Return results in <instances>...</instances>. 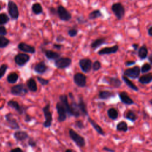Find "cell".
Returning a JSON list of instances; mask_svg holds the SVG:
<instances>
[{
    "instance_id": "29",
    "label": "cell",
    "mask_w": 152,
    "mask_h": 152,
    "mask_svg": "<svg viewBox=\"0 0 152 152\" xmlns=\"http://www.w3.org/2000/svg\"><path fill=\"white\" fill-rule=\"evenodd\" d=\"M19 78L18 74L15 72H10L7 77V81L9 84H15Z\"/></svg>"
},
{
    "instance_id": "22",
    "label": "cell",
    "mask_w": 152,
    "mask_h": 152,
    "mask_svg": "<svg viewBox=\"0 0 152 152\" xmlns=\"http://www.w3.org/2000/svg\"><path fill=\"white\" fill-rule=\"evenodd\" d=\"M119 97L121 102L124 104L131 105L134 103V100L128 96L126 91H122L119 93Z\"/></svg>"
},
{
    "instance_id": "8",
    "label": "cell",
    "mask_w": 152,
    "mask_h": 152,
    "mask_svg": "<svg viewBox=\"0 0 152 152\" xmlns=\"http://www.w3.org/2000/svg\"><path fill=\"white\" fill-rule=\"evenodd\" d=\"M14 62L19 66H24L30 59V56L24 53H20L14 56Z\"/></svg>"
},
{
    "instance_id": "2",
    "label": "cell",
    "mask_w": 152,
    "mask_h": 152,
    "mask_svg": "<svg viewBox=\"0 0 152 152\" xmlns=\"http://www.w3.org/2000/svg\"><path fill=\"white\" fill-rule=\"evenodd\" d=\"M111 10L117 18L118 20H121L124 17L125 14V10L124 5L120 2H116L112 4Z\"/></svg>"
},
{
    "instance_id": "39",
    "label": "cell",
    "mask_w": 152,
    "mask_h": 152,
    "mask_svg": "<svg viewBox=\"0 0 152 152\" xmlns=\"http://www.w3.org/2000/svg\"><path fill=\"white\" fill-rule=\"evenodd\" d=\"M151 69V65L149 63H145L144 65H142L141 68H140V72L142 74H145L150 71Z\"/></svg>"
},
{
    "instance_id": "48",
    "label": "cell",
    "mask_w": 152,
    "mask_h": 152,
    "mask_svg": "<svg viewBox=\"0 0 152 152\" xmlns=\"http://www.w3.org/2000/svg\"><path fill=\"white\" fill-rule=\"evenodd\" d=\"M77 21L79 24H84L86 22V20L82 17V16H79L77 18Z\"/></svg>"
},
{
    "instance_id": "6",
    "label": "cell",
    "mask_w": 152,
    "mask_h": 152,
    "mask_svg": "<svg viewBox=\"0 0 152 152\" xmlns=\"http://www.w3.org/2000/svg\"><path fill=\"white\" fill-rule=\"evenodd\" d=\"M56 14L59 19L64 21H68L71 18L72 15L69 11H68L64 6L59 5L56 9Z\"/></svg>"
},
{
    "instance_id": "3",
    "label": "cell",
    "mask_w": 152,
    "mask_h": 152,
    "mask_svg": "<svg viewBox=\"0 0 152 152\" xmlns=\"http://www.w3.org/2000/svg\"><path fill=\"white\" fill-rule=\"evenodd\" d=\"M69 135L70 138L79 147H83L86 145V141L84 137L79 135L74 129H70L69 131Z\"/></svg>"
},
{
    "instance_id": "13",
    "label": "cell",
    "mask_w": 152,
    "mask_h": 152,
    "mask_svg": "<svg viewBox=\"0 0 152 152\" xmlns=\"http://www.w3.org/2000/svg\"><path fill=\"white\" fill-rule=\"evenodd\" d=\"M56 109L58 114V119L59 122H63L66 119V112L64 106L60 102H58L56 104Z\"/></svg>"
},
{
    "instance_id": "33",
    "label": "cell",
    "mask_w": 152,
    "mask_h": 152,
    "mask_svg": "<svg viewBox=\"0 0 152 152\" xmlns=\"http://www.w3.org/2000/svg\"><path fill=\"white\" fill-rule=\"evenodd\" d=\"M122 80L125 82V83L126 84V85L128 87H129L131 89H132V90H133L135 91H138V88L130 80H129L126 77H125V75H122Z\"/></svg>"
},
{
    "instance_id": "55",
    "label": "cell",
    "mask_w": 152,
    "mask_h": 152,
    "mask_svg": "<svg viewBox=\"0 0 152 152\" xmlns=\"http://www.w3.org/2000/svg\"><path fill=\"white\" fill-rule=\"evenodd\" d=\"M103 150L106 151H107V152H115V150L114 149H112V148H110L107 147H104L103 148Z\"/></svg>"
},
{
    "instance_id": "60",
    "label": "cell",
    "mask_w": 152,
    "mask_h": 152,
    "mask_svg": "<svg viewBox=\"0 0 152 152\" xmlns=\"http://www.w3.org/2000/svg\"><path fill=\"white\" fill-rule=\"evenodd\" d=\"M65 152H72V151L71 150H70V149H67V150H65Z\"/></svg>"
},
{
    "instance_id": "17",
    "label": "cell",
    "mask_w": 152,
    "mask_h": 152,
    "mask_svg": "<svg viewBox=\"0 0 152 152\" xmlns=\"http://www.w3.org/2000/svg\"><path fill=\"white\" fill-rule=\"evenodd\" d=\"M59 102L64 106L65 109H66V114L69 116H72V111H71V108L70 106L69 103H68V97L66 94H61L59 96Z\"/></svg>"
},
{
    "instance_id": "15",
    "label": "cell",
    "mask_w": 152,
    "mask_h": 152,
    "mask_svg": "<svg viewBox=\"0 0 152 152\" xmlns=\"http://www.w3.org/2000/svg\"><path fill=\"white\" fill-rule=\"evenodd\" d=\"M119 50V46L118 45H113L110 47H105L104 48L101 49L97 52L99 55H110L112 53H116Z\"/></svg>"
},
{
    "instance_id": "47",
    "label": "cell",
    "mask_w": 152,
    "mask_h": 152,
    "mask_svg": "<svg viewBox=\"0 0 152 152\" xmlns=\"http://www.w3.org/2000/svg\"><path fill=\"white\" fill-rule=\"evenodd\" d=\"M7 34V31L4 26H0V36H5Z\"/></svg>"
},
{
    "instance_id": "30",
    "label": "cell",
    "mask_w": 152,
    "mask_h": 152,
    "mask_svg": "<svg viewBox=\"0 0 152 152\" xmlns=\"http://www.w3.org/2000/svg\"><path fill=\"white\" fill-rule=\"evenodd\" d=\"M138 81L142 84H147L150 83L152 81V74L148 73L142 75L139 78Z\"/></svg>"
},
{
    "instance_id": "4",
    "label": "cell",
    "mask_w": 152,
    "mask_h": 152,
    "mask_svg": "<svg viewBox=\"0 0 152 152\" xmlns=\"http://www.w3.org/2000/svg\"><path fill=\"white\" fill-rule=\"evenodd\" d=\"M42 110L44 113L45 121L43 124V125L45 128H49L52 122V112L50 110V103H47L42 109Z\"/></svg>"
},
{
    "instance_id": "37",
    "label": "cell",
    "mask_w": 152,
    "mask_h": 152,
    "mask_svg": "<svg viewBox=\"0 0 152 152\" xmlns=\"http://www.w3.org/2000/svg\"><path fill=\"white\" fill-rule=\"evenodd\" d=\"M125 118L131 121V122H135L138 118L137 116L134 113V112L131 110H129L127 111V112L125 115Z\"/></svg>"
},
{
    "instance_id": "44",
    "label": "cell",
    "mask_w": 152,
    "mask_h": 152,
    "mask_svg": "<svg viewBox=\"0 0 152 152\" xmlns=\"http://www.w3.org/2000/svg\"><path fill=\"white\" fill-rule=\"evenodd\" d=\"M37 80L43 86L48 85L49 84V81L48 80L45 79V78L40 77H37Z\"/></svg>"
},
{
    "instance_id": "46",
    "label": "cell",
    "mask_w": 152,
    "mask_h": 152,
    "mask_svg": "<svg viewBox=\"0 0 152 152\" xmlns=\"http://www.w3.org/2000/svg\"><path fill=\"white\" fill-rule=\"evenodd\" d=\"M28 144L29 146H30L31 147H34L36 146L37 143L35 141V140H34L32 138H29V140L28 141Z\"/></svg>"
},
{
    "instance_id": "42",
    "label": "cell",
    "mask_w": 152,
    "mask_h": 152,
    "mask_svg": "<svg viewBox=\"0 0 152 152\" xmlns=\"http://www.w3.org/2000/svg\"><path fill=\"white\" fill-rule=\"evenodd\" d=\"M8 69V65L7 64H3L0 66V80L5 75L7 70Z\"/></svg>"
},
{
    "instance_id": "61",
    "label": "cell",
    "mask_w": 152,
    "mask_h": 152,
    "mask_svg": "<svg viewBox=\"0 0 152 152\" xmlns=\"http://www.w3.org/2000/svg\"><path fill=\"white\" fill-rule=\"evenodd\" d=\"M1 5H0V10H1Z\"/></svg>"
},
{
    "instance_id": "35",
    "label": "cell",
    "mask_w": 152,
    "mask_h": 152,
    "mask_svg": "<svg viewBox=\"0 0 152 152\" xmlns=\"http://www.w3.org/2000/svg\"><path fill=\"white\" fill-rule=\"evenodd\" d=\"M118 112L115 108H110L107 110V116L112 120L116 119L118 117Z\"/></svg>"
},
{
    "instance_id": "59",
    "label": "cell",
    "mask_w": 152,
    "mask_h": 152,
    "mask_svg": "<svg viewBox=\"0 0 152 152\" xmlns=\"http://www.w3.org/2000/svg\"><path fill=\"white\" fill-rule=\"evenodd\" d=\"M49 43H50L49 41H48V40H45V41L43 42V43H42V45H47L49 44Z\"/></svg>"
},
{
    "instance_id": "9",
    "label": "cell",
    "mask_w": 152,
    "mask_h": 152,
    "mask_svg": "<svg viewBox=\"0 0 152 152\" xmlns=\"http://www.w3.org/2000/svg\"><path fill=\"white\" fill-rule=\"evenodd\" d=\"M8 11L10 17L14 20H17L19 17V11L17 4L12 1H9L8 2Z\"/></svg>"
},
{
    "instance_id": "18",
    "label": "cell",
    "mask_w": 152,
    "mask_h": 152,
    "mask_svg": "<svg viewBox=\"0 0 152 152\" xmlns=\"http://www.w3.org/2000/svg\"><path fill=\"white\" fill-rule=\"evenodd\" d=\"M14 139L17 141H24L29 138L28 133L25 131L17 130L13 134Z\"/></svg>"
},
{
    "instance_id": "16",
    "label": "cell",
    "mask_w": 152,
    "mask_h": 152,
    "mask_svg": "<svg viewBox=\"0 0 152 152\" xmlns=\"http://www.w3.org/2000/svg\"><path fill=\"white\" fill-rule=\"evenodd\" d=\"M18 48L20 50L26 52L33 54L36 52V49L34 46H31L28 44H27L24 42H21L18 45Z\"/></svg>"
},
{
    "instance_id": "19",
    "label": "cell",
    "mask_w": 152,
    "mask_h": 152,
    "mask_svg": "<svg viewBox=\"0 0 152 152\" xmlns=\"http://www.w3.org/2000/svg\"><path fill=\"white\" fill-rule=\"evenodd\" d=\"M41 49L42 50V52L45 53L46 58L49 60H56L59 57H61V54L56 52L42 48H41Z\"/></svg>"
},
{
    "instance_id": "38",
    "label": "cell",
    "mask_w": 152,
    "mask_h": 152,
    "mask_svg": "<svg viewBox=\"0 0 152 152\" xmlns=\"http://www.w3.org/2000/svg\"><path fill=\"white\" fill-rule=\"evenodd\" d=\"M10 43V40L3 36H0V48L7 47Z\"/></svg>"
},
{
    "instance_id": "5",
    "label": "cell",
    "mask_w": 152,
    "mask_h": 152,
    "mask_svg": "<svg viewBox=\"0 0 152 152\" xmlns=\"http://www.w3.org/2000/svg\"><path fill=\"white\" fill-rule=\"evenodd\" d=\"M5 120L7 126L10 129L13 130H18L20 129V125L12 113L10 112L7 113L5 115Z\"/></svg>"
},
{
    "instance_id": "25",
    "label": "cell",
    "mask_w": 152,
    "mask_h": 152,
    "mask_svg": "<svg viewBox=\"0 0 152 152\" xmlns=\"http://www.w3.org/2000/svg\"><path fill=\"white\" fill-rule=\"evenodd\" d=\"M106 37H100V38H98L96 40H94L90 45V47L95 50L96 49H97L99 47H100V46L104 45L106 43Z\"/></svg>"
},
{
    "instance_id": "11",
    "label": "cell",
    "mask_w": 152,
    "mask_h": 152,
    "mask_svg": "<svg viewBox=\"0 0 152 152\" xmlns=\"http://www.w3.org/2000/svg\"><path fill=\"white\" fill-rule=\"evenodd\" d=\"M74 83L80 87H84L87 83L86 76L82 73H76L74 74L73 77Z\"/></svg>"
},
{
    "instance_id": "20",
    "label": "cell",
    "mask_w": 152,
    "mask_h": 152,
    "mask_svg": "<svg viewBox=\"0 0 152 152\" xmlns=\"http://www.w3.org/2000/svg\"><path fill=\"white\" fill-rule=\"evenodd\" d=\"M48 67L43 61L37 63L34 66V71L39 74H44L48 70Z\"/></svg>"
},
{
    "instance_id": "23",
    "label": "cell",
    "mask_w": 152,
    "mask_h": 152,
    "mask_svg": "<svg viewBox=\"0 0 152 152\" xmlns=\"http://www.w3.org/2000/svg\"><path fill=\"white\" fill-rule=\"evenodd\" d=\"M77 104H78V107L80 114H81L84 116H88V113L87 106H86V104L85 102L84 101V100L82 97L79 98L78 103H77Z\"/></svg>"
},
{
    "instance_id": "28",
    "label": "cell",
    "mask_w": 152,
    "mask_h": 152,
    "mask_svg": "<svg viewBox=\"0 0 152 152\" xmlns=\"http://www.w3.org/2000/svg\"><path fill=\"white\" fill-rule=\"evenodd\" d=\"M115 96V93L108 90H103L100 91L99 93V98L102 100H106L111 97H113Z\"/></svg>"
},
{
    "instance_id": "45",
    "label": "cell",
    "mask_w": 152,
    "mask_h": 152,
    "mask_svg": "<svg viewBox=\"0 0 152 152\" xmlns=\"http://www.w3.org/2000/svg\"><path fill=\"white\" fill-rule=\"evenodd\" d=\"M75 126L79 129H83L84 128V124L83 122L82 121H76L75 122Z\"/></svg>"
},
{
    "instance_id": "34",
    "label": "cell",
    "mask_w": 152,
    "mask_h": 152,
    "mask_svg": "<svg viewBox=\"0 0 152 152\" xmlns=\"http://www.w3.org/2000/svg\"><path fill=\"white\" fill-rule=\"evenodd\" d=\"M102 17H103V14H102V12L100 11V10H95L93 11L92 12H91L88 14V18L89 20H94V19H96L97 18Z\"/></svg>"
},
{
    "instance_id": "43",
    "label": "cell",
    "mask_w": 152,
    "mask_h": 152,
    "mask_svg": "<svg viewBox=\"0 0 152 152\" xmlns=\"http://www.w3.org/2000/svg\"><path fill=\"white\" fill-rule=\"evenodd\" d=\"M102 66V64L101 62L99 61H96L94 62V63L92 64V68H93V70L94 71H97L98 70H99L101 68Z\"/></svg>"
},
{
    "instance_id": "53",
    "label": "cell",
    "mask_w": 152,
    "mask_h": 152,
    "mask_svg": "<svg viewBox=\"0 0 152 152\" xmlns=\"http://www.w3.org/2000/svg\"><path fill=\"white\" fill-rule=\"evenodd\" d=\"M135 63H136V62L134 61H128L125 62V64L126 66H131V65L135 64Z\"/></svg>"
},
{
    "instance_id": "7",
    "label": "cell",
    "mask_w": 152,
    "mask_h": 152,
    "mask_svg": "<svg viewBox=\"0 0 152 152\" xmlns=\"http://www.w3.org/2000/svg\"><path fill=\"white\" fill-rule=\"evenodd\" d=\"M71 59L68 57H59L55 61V66L59 69L68 68L71 64Z\"/></svg>"
},
{
    "instance_id": "24",
    "label": "cell",
    "mask_w": 152,
    "mask_h": 152,
    "mask_svg": "<svg viewBox=\"0 0 152 152\" xmlns=\"http://www.w3.org/2000/svg\"><path fill=\"white\" fill-rule=\"evenodd\" d=\"M88 121L90 122V124L91 125L93 128L96 131V132L97 133H99L100 135H102L103 136H104L105 135V133H104V131L103 130V129L102 128V127L99 124H97L95 121H94L93 119H91L90 116L88 117Z\"/></svg>"
},
{
    "instance_id": "26",
    "label": "cell",
    "mask_w": 152,
    "mask_h": 152,
    "mask_svg": "<svg viewBox=\"0 0 152 152\" xmlns=\"http://www.w3.org/2000/svg\"><path fill=\"white\" fill-rule=\"evenodd\" d=\"M26 86L28 90L32 92H36L37 90V86L35 80L33 78H30L26 82Z\"/></svg>"
},
{
    "instance_id": "14",
    "label": "cell",
    "mask_w": 152,
    "mask_h": 152,
    "mask_svg": "<svg viewBox=\"0 0 152 152\" xmlns=\"http://www.w3.org/2000/svg\"><path fill=\"white\" fill-rule=\"evenodd\" d=\"M79 66L84 72L88 73L91 69L92 61L88 58L81 59L79 60Z\"/></svg>"
},
{
    "instance_id": "54",
    "label": "cell",
    "mask_w": 152,
    "mask_h": 152,
    "mask_svg": "<svg viewBox=\"0 0 152 152\" xmlns=\"http://www.w3.org/2000/svg\"><path fill=\"white\" fill-rule=\"evenodd\" d=\"M49 11H50V13L52 15H57V14H56V9L54 7H50L49 8Z\"/></svg>"
},
{
    "instance_id": "49",
    "label": "cell",
    "mask_w": 152,
    "mask_h": 152,
    "mask_svg": "<svg viewBox=\"0 0 152 152\" xmlns=\"http://www.w3.org/2000/svg\"><path fill=\"white\" fill-rule=\"evenodd\" d=\"M65 40V38L63 36H62V35H58V36L56 37V42H58V43L62 42H64Z\"/></svg>"
},
{
    "instance_id": "12",
    "label": "cell",
    "mask_w": 152,
    "mask_h": 152,
    "mask_svg": "<svg viewBox=\"0 0 152 152\" xmlns=\"http://www.w3.org/2000/svg\"><path fill=\"white\" fill-rule=\"evenodd\" d=\"M7 105L11 108L14 109L19 115H23L26 110V107L21 106L17 101L10 100L7 102Z\"/></svg>"
},
{
    "instance_id": "32",
    "label": "cell",
    "mask_w": 152,
    "mask_h": 152,
    "mask_svg": "<svg viewBox=\"0 0 152 152\" xmlns=\"http://www.w3.org/2000/svg\"><path fill=\"white\" fill-rule=\"evenodd\" d=\"M69 104H70V106H71V108L72 116L75 117V118L79 117L80 115V110H79L77 103L76 102H75L72 99V103Z\"/></svg>"
},
{
    "instance_id": "52",
    "label": "cell",
    "mask_w": 152,
    "mask_h": 152,
    "mask_svg": "<svg viewBox=\"0 0 152 152\" xmlns=\"http://www.w3.org/2000/svg\"><path fill=\"white\" fill-rule=\"evenodd\" d=\"M62 47H63L62 45H61V44H59V43H54V44H53V48L56 49L60 50L62 48Z\"/></svg>"
},
{
    "instance_id": "58",
    "label": "cell",
    "mask_w": 152,
    "mask_h": 152,
    "mask_svg": "<svg viewBox=\"0 0 152 152\" xmlns=\"http://www.w3.org/2000/svg\"><path fill=\"white\" fill-rule=\"evenodd\" d=\"M148 57V61H149V62H150V64L151 65V64H152V60H151V58H152V55H151V54H150L148 56H147Z\"/></svg>"
},
{
    "instance_id": "10",
    "label": "cell",
    "mask_w": 152,
    "mask_h": 152,
    "mask_svg": "<svg viewBox=\"0 0 152 152\" xmlns=\"http://www.w3.org/2000/svg\"><path fill=\"white\" fill-rule=\"evenodd\" d=\"M140 72V68L138 66H135L125 69L124 72V75L131 78L136 79L139 77Z\"/></svg>"
},
{
    "instance_id": "41",
    "label": "cell",
    "mask_w": 152,
    "mask_h": 152,
    "mask_svg": "<svg viewBox=\"0 0 152 152\" xmlns=\"http://www.w3.org/2000/svg\"><path fill=\"white\" fill-rule=\"evenodd\" d=\"M78 32V29L76 27H73L68 30V34L69 35V36H70L71 37H74L77 35Z\"/></svg>"
},
{
    "instance_id": "36",
    "label": "cell",
    "mask_w": 152,
    "mask_h": 152,
    "mask_svg": "<svg viewBox=\"0 0 152 152\" xmlns=\"http://www.w3.org/2000/svg\"><path fill=\"white\" fill-rule=\"evenodd\" d=\"M128 129V125L126 122H125L124 121H121L119 122L116 125V130L118 131H123V132H126Z\"/></svg>"
},
{
    "instance_id": "21",
    "label": "cell",
    "mask_w": 152,
    "mask_h": 152,
    "mask_svg": "<svg viewBox=\"0 0 152 152\" xmlns=\"http://www.w3.org/2000/svg\"><path fill=\"white\" fill-rule=\"evenodd\" d=\"M104 80L106 83L109 84V85L112 86V87L115 88H119L122 84L121 81L115 77H106L104 78Z\"/></svg>"
},
{
    "instance_id": "57",
    "label": "cell",
    "mask_w": 152,
    "mask_h": 152,
    "mask_svg": "<svg viewBox=\"0 0 152 152\" xmlns=\"http://www.w3.org/2000/svg\"><path fill=\"white\" fill-rule=\"evenodd\" d=\"M148 36H150V37H151L152 36V27L151 26H150L148 28Z\"/></svg>"
},
{
    "instance_id": "27",
    "label": "cell",
    "mask_w": 152,
    "mask_h": 152,
    "mask_svg": "<svg viewBox=\"0 0 152 152\" xmlns=\"http://www.w3.org/2000/svg\"><path fill=\"white\" fill-rule=\"evenodd\" d=\"M148 50L145 45H142L138 48V56L140 59H145L148 56Z\"/></svg>"
},
{
    "instance_id": "62",
    "label": "cell",
    "mask_w": 152,
    "mask_h": 152,
    "mask_svg": "<svg viewBox=\"0 0 152 152\" xmlns=\"http://www.w3.org/2000/svg\"><path fill=\"white\" fill-rule=\"evenodd\" d=\"M0 96H1V93H0Z\"/></svg>"
},
{
    "instance_id": "31",
    "label": "cell",
    "mask_w": 152,
    "mask_h": 152,
    "mask_svg": "<svg viewBox=\"0 0 152 152\" xmlns=\"http://www.w3.org/2000/svg\"><path fill=\"white\" fill-rule=\"evenodd\" d=\"M31 10L32 12L36 15H39L43 12V7L42 5L39 2L34 3L31 6Z\"/></svg>"
},
{
    "instance_id": "40",
    "label": "cell",
    "mask_w": 152,
    "mask_h": 152,
    "mask_svg": "<svg viewBox=\"0 0 152 152\" xmlns=\"http://www.w3.org/2000/svg\"><path fill=\"white\" fill-rule=\"evenodd\" d=\"M9 21V17L5 13L0 14V25L6 24Z\"/></svg>"
},
{
    "instance_id": "51",
    "label": "cell",
    "mask_w": 152,
    "mask_h": 152,
    "mask_svg": "<svg viewBox=\"0 0 152 152\" xmlns=\"http://www.w3.org/2000/svg\"><path fill=\"white\" fill-rule=\"evenodd\" d=\"M32 117L30 116L28 114H26L25 115V116H24V121L26 122H30L31 120H32Z\"/></svg>"
},
{
    "instance_id": "50",
    "label": "cell",
    "mask_w": 152,
    "mask_h": 152,
    "mask_svg": "<svg viewBox=\"0 0 152 152\" xmlns=\"http://www.w3.org/2000/svg\"><path fill=\"white\" fill-rule=\"evenodd\" d=\"M10 152H24L23 150L20 147H15L10 150Z\"/></svg>"
},
{
    "instance_id": "1",
    "label": "cell",
    "mask_w": 152,
    "mask_h": 152,
    "mask_svg": "<svg viewBox=\"0 0 152 152\" xmlns=\"http://www.w3.org/2000/svg\"><path fill=\"white\" fill-rule=\"evenodd\" d=\"M10 93L15 96L23 97L28 93V89L23 83H20L12 86L10 88Z\"/></svg>"
},
{
    "instance_id": "56",
    "label": "cell",
    "mask_w": 152,
    "mask_h": 152,
    "mask_svg": "<svg viewBox=\"0 0 152 152\" xmlns=\"http://www.w3.org/2000/svg\"><path fill=\"white\" fill-rule=\"evenodd\" d=\"M132 47L134 49V50H137L139 48V45L138 43H133L132 45Z\"/></svg>"
}]
</instances>
